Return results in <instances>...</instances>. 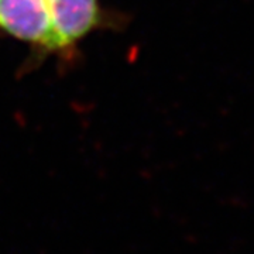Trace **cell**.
<instances>
[{
  "label": "cell",
  "mask_w": 254,
  "mask_h": 254,
  "mask_svg": "<svg viewBox=\"0 0 254 254\" xmlns=\"http://www.w3.org/2000/svg\"><path fill=\"white\" fill-rule=\"evenodd\" d=\"M0 34L28 44L40 57L55 55L47 0H0Z\"/></svg>",
  "instance_id": "1"
},
{
  "label": "cell",
  "mask_w": 254,
  "mask_h": 254,
  "mask_svg": "<svg viewBox=\"0 0 254 254\" xmlns=\"http://www.w3.org/2000/svg\"><path fill=\"white\" fill-rule=\"evenodd\" d=\"M55 33V55L71 60L76 47L93 31L109 27L99 0H47Z\"/></svg>",
  "instance_id": "2"
}]
</instances>
